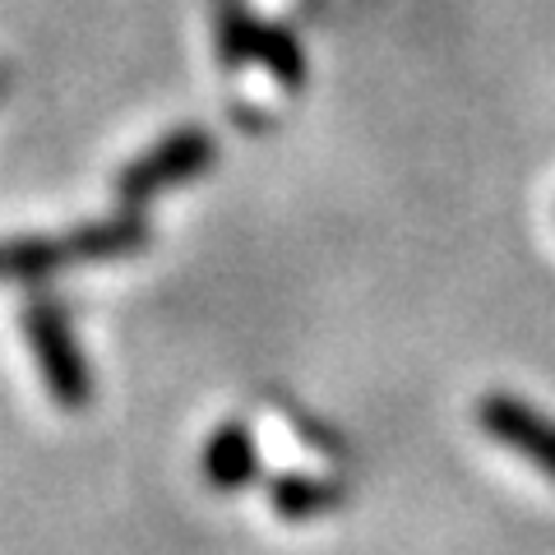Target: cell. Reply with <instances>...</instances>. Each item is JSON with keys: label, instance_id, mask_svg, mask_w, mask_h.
<instances>
[{"label": "cell", "instance_id": "cell-1", "mask_svg": "<svg viewBox=\"0 0 555 555\" xmlns=\"http://www.w3.org/2000/svg\"><path fill=\"white\" fill-rule=\"evenodd\" d=\"M24 328H28L33 357H38L42 385L51 398H56V408L83 412V403H89V393H93V379H89V366H83V352H79L75 334H69L61 306L33 301L24 310Z\"/></svg>", "mask_w": 555, "mask_h": 555}, {"label": "cell", "instance_id": "cell-2", "mask_svg": "<svg viewBox=\"0 0 555 555\" xmlns=\"http://www.w3.org/2000/svg\"><path fill=\"white\" fill-rule=\"evenodd\" d=\"M214 163V139L204 130H177L167 134L163 144H153L144 158H134L116 181V195L126 204H144L153 195H163L171 185L195 181L199 171Z\"/></svg>", "mask_w": 555, "mask_h": 555}, {"label": "cell", "instance_id": "cell-3", "mask_svg": "<svg viewBox=\"0 0 555 555\" xmlns=\"http://www.w3.org/2000/svg\"><path fill=\"white\" fill-rule=\"evenodd\" d=\"M477 422L505 449H514L518 459H528L537 473H546L555 481V422L546 412H537L528 398L486 393L477 403Z\"/></svg>", "mask_w": 555, "mask_h": 555}, {"label": "cell", "instance_id": "cell-4", "mask_svg": "<svg viewBox=\"0 0 555 555\" xmlns=\"http://www.w3.org/2000/svg\"><path fill=\"white\" fill-rule=\"evenodd\" d=\"M259 467V449H255V436L241 422H228L218 426L214 436L204 444V477L214 491H241Z\"/></svg>", "mask_w": 555, "mask_h": 555}, {"label": "cell", "instance_id": "cell-5", "mask_svg": "<svg viewBox=\"0 0 555 555\" xmlns=\"http://www.w3.org/2000/svg\"><path fill=\"white\" fill-rule=\"evenodd\" d=\"M273 509L292 518V524H306V518H315L324 509H334L338 500H343V486L334 477H310V473H287V477H278L273 481Z\"/></svg>", "mask_w": 555, "mask_h": 555}, {"label": "cell", "instance_id": "cell-6", "mask_svg": "<svg viewBox=\"0 0 555 555\" xmlns=\"http://www.w3.org/2000/svg\"><path fill=\"white\" fill-rule=\"evenodd\" d=\"M61 264H75L69 255V236L51 241V236H10L0 241V283H14V278H42Z\"/></svg>", "mask_w": 555, "mask_h": 555}, {"label": "cell", "instance_id": "cell-7", "mask_svg": "<svg viewBox=\"0 0 555 555\" xmlns=\"http://www.w3.org/2000/svg\"><path fill=\"white\" fill-rule=\"evenodd\" d=\"M144 246V222L134 214L126 218H107V222H89L69 236V255L75 264H93V259H116V255H130Z\"/></svg>", "mask_w": 555, "mask_h": 555}, {"label": "cell", "instance_id": "cell-8", "mask_svg": "<svg viewBox=\"0 0 555 555\" xmlns=\"http://www.w3.org/2000/svg\"><path fill=\"white\" fill-rule=\"evenodd\" d=\"M255 51L269 61V69L283 83H301V51L292 38H283V33H269V28H255Z\"/></svg>", "mask_w": 555, "mask_h": 555}, {"label": "cell", "instance_id": "cell-9", "mask_svg": "<svg viewBox=\"0 0 555 555\" xmlns=\"http://www.w3.org/2000/svg\"><path fill=\"white\" fill-rule=\"evenodd\" d=\"M5 93H10V69L0 65V98H5Z\"/></svg>", "mask_w": 555, "mask_h": 555}]
</instances>
